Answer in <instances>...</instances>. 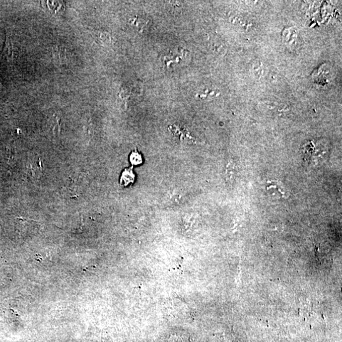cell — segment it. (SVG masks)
Masks as SVG:
<instances>
[{
	"label": "cell",
	"instance_id": "6da1fadb",
	"mask_svg": "<svg viewBox=\"0 0 342 342\" xmlns=\"http://www.w3.org/2000/svg\"><path fill=\"white\" fill-rule=\"evenodd\" d=\"M4 53L9 61L13 60L14 49L11 38L7 36L6 43H5Z\"/></svg>",
	"mask_w": 342,
	"mask_h": 342
},
{
	"label": "cell",
	"instance_id": "3957f363",
	"mask_svg": "<svg viewBox=\"0 0 342 342\" xmlns=\"http://www.w3.org/2000/svg\"><path fill=\"white\" fill-rule=\"evenodd\" d=\"M130 162L132 165L138 166L142 163V157L141 155L137 152H133L130 156Z\"/></svg>",
	"mask_w": 342,
	"mask_h": 342
},
{
	"label": "cell",
	"instance_id": "7a4b0ae2",
	"mask_svg": "<svg viewBox=\"0 0 342 342\" xmlns=\"http://www.w3.org/2000/svg\"><path fill=\"white\" fill-rule=\"evenodd\" d=\"M134 179V174H132L131 170H125L123 173L121 181L124 182L125 185L133 182Z\"/></svg>",
	"mask_w": 342,
	"mask_h": 342
}]
</instances>
